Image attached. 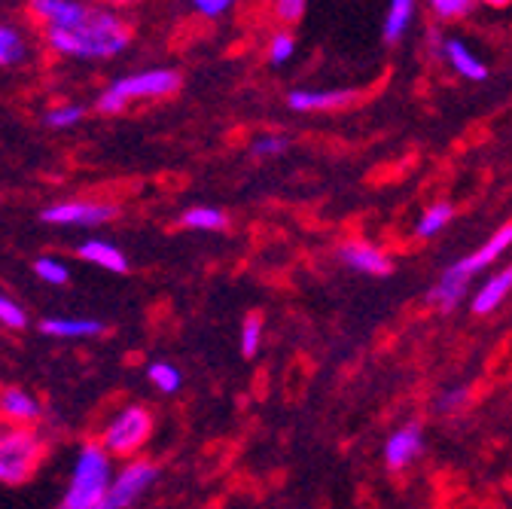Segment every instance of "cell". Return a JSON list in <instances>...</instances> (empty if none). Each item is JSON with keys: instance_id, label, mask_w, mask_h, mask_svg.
Wrapping results in <instances>:
<instances>
[{"instance_id": "6da1fadb", "label": "cell", "mask_w": 512, "mask_h": 509, "mask_svg": "<svg viewBox=\"0 0 512 509\" xmlns=\"http://www.w3.org/2000/svg\"><path fill=\"white\" fill-rule=\"evenodd\" d=\"M135 40V25L119 10L92 7L89 16L68 31H43L46 52L64 61H110L122 55Z\"/></svg>"}, {"instance_id": "7a4b0ae2", "label": "cell", "mask_w": 512, "mask_h": 509, "mask_svg": "<svg viewBox=\"0 0 512 509\" xmlns=\"http://www.w3.org/2000/svg\"><path fill=\"white\" fill-rule=\"evenodd\" d=\"M183 86V77L177 68H141L135 74H125L113 80L101 95L95 98V110L101 116H119L128 107L144 104V101H165L177 95Z\"/></svg>"}, {"instance_id": "3957f363", "label": "cell", "mask_w": 512, "mask_h": 509, "mask_svg": "<svg viewBox=\"0 0 512 509\" xmlns=\"http://www.w3.org/2000/svg\"><path fill=\"white\" fill-rule=\"evenodd\" d=\"M110 479H113L110 455L101 449L98 442L80 445L74 470H71L68 491H64L58 509H98L104 503Z\"/></svg>"}, {"instance_id": "277c9868", "label": "cell", "mask_w": 512, "mask_h": 509, "mask_svg": "<svg viewBox=\"0 0 512 509\" xmlns=\"http://www.w3.org/2000/svg\"><path fill=\"white\" fill-rule=\"evenodd\" d=\"M46 458V442L34 427L0 421V485H25Z\"/></svg>"}, {"instance_id": "5b68a950", "label": "cell", "mask_w": 512, "mask_h": 509, "mask_svg": "<svg viewBox=\"0 0 512 509\" xmlns=\"http://www.w3.org/2000/svg\"><path fill=\"white\" fill-rule=\"evenodd\" d=\"M150 433H153V415H150V409L132 403V406L119 409L104 424L98 445H101V449L110 458H135L144 449V445H147Z\"/></svg>"}, {"instance_id": "8992f818", "label": "cell", "mask_w": 512, "mask_h": 509, "mask_svg": "<svg viewBox=\"0 0 512 509\" xmlns=\"http://www.w3.org/2000/svg\"><path fill=\"white\" fill-rule=\"evenodd\" d=\"M159 479V467L150 461H128L119 473H113L104 503L98 509H128L141 500V494Z\"/></svg>"}, {"instance_id": "52a82bcc", "label": "cell", "mask_w": 512, "mask_h": 509, "mask_svg": "<svg viewBox=\"0 0 512 509\" xmlns=\"http://www.w3.org/2000/svg\"><path fill=\"white\" fill-rule=\"evenodd\" d=\"M95 4L89 0H25V16L28 22L43 31H68L80 25Z\"/></svg>"}, {"instance_id": "ba28073f", "label": "cell", "mask_w": 512, "mask_h": 509, "mask_svg": "<svg viewBox=\"0 0 512 509\" xmlns=\"http://www.w3.org/2000/svg\"><path fill=\"white\" fill-rule=\"evenodd\" d=\"M119 214L113 202H92V199H71L43 208V220L52 226H104Z\"/></svg>"}, {"instance_id": "9c48e42d", "label": "cell", "mask_w": 512, "mask_h": 509, "mask_svg": "<svg viewBox=\"0 0 512 509\" xmlns=\"http://www.w3.org/2000/svg\"><path fill=\"white\" fill-rule=\"evenodd\" d=\"M357 95V89H293L287 95V104L296 113H327L354 104Z\"/></svg>"}, {"instance_id": "30bf717a", "label": "cell", "mask_w": 512, "mask_h": 509, "mask_svg": "<svg viewBox=\"0 0 512 509\" xmlns=\"http://www.w3.org/2000/svg\"><path fill=\"white\" fill-rule=\"evenodd\" d=\"M442 58H445V65L452 68L461 80H467V83H482V80H488V65L485 61L464 43V40H458V37H445V43H442ZM439 58V61H442Z\"/></svg>"}, {"instance_id": "8fae6325", "label": "cell", "mask_w": 512, "mask_h": 509, "mask_svg": "<svg viewBox=\"0 0 512 509\" xmlns=\"http://www.w3.org/2000/svg\"><path fill=\"white\" fill-rule=\"evenodd\" d=\"M34 58V37L10 22V19H0V68H22Z\"/></svg>"}, {"instance_id": "7c38bea8", "label": "cell", "mask_w": 512, "mask_h": 509, "mask_svg": "<svg viewBox=\"0 0 512 509\" xmlns=\"http://www.w3.org/2000/svg\"><path fill=\"white\" fill-rule=\"evenodd\" d=\"M43 409L37 397H31L22 388H0V421L16 427H34L40 421Z\"/></svg>"}, {"instance_id": "4fadbf2b", "label": "cell", "mask_w": 512, "mask_h": 509, "mask_svg": "<svg viewBox=\"0 0 512 509\" xmlns=\"http://www.w3.org/2000/svg\"><path fill=\"white\" fill-rule=\"evenodd\" d=\"M339 257L348 269L360 272V275H388L394 269L391 257L384 250L372 247V244H363V241H354V244H345L339 250Z\"/></svg>"}, {"instance_id": "5bb4252c", "label": "cell", "mask_w": 512, "mask_h": 509, "mask_svg": "<svg viewBox=\"0 0 512 509\" xmlns=\"http://www.w3.org/2000/svg\"><path fill=\"white\" fill-rule=\"evenodd\" d=\"M421 449H424L421 424H406L394 430V436L384 445V461H388L391 470H403L406 464L415 461V455H421Z\"/></svg>"}, {"instance_id": "9a60e30c", "label": "cell", "mask_w": 512, "mask_h": 509, "mask_svg": "<svg viewBox=\"0 0 512 509\" xmlns=\"http://www.w3.org/2000/svg\"><path fill=\"white\" fill-rule=\"evenodd\" d=\"M415 10H418V0H388V10H384V22H381L384 43L397 46L412 31Z\"/></svg>"}, {"instance_id": "2e32d148", "label": "cell", "mask_w": 512, "mask_h": 509, "mask_svg": "<svg viewBox=\"0 0 512 509\" xmlns=\"http://www.w3.org/2000/svg\"><path fill=\"white\" fill-rule=\"evenodd\" d=\"M40 333L52 339H95L104 333V324L92 317H46Z\"/></svg>"}, {"instance_id": "e0dca14e", "label": "cell", "mask_w": 512, "mask_h": 509, "mask_svg": "<svg viewBox=\"0 0 512 509\" xmlns=\"http://www.w3.org/2000/svg\"><path fill=\"white\" fill-rule=\"evenodd\" d=\"M512 244V223L509 226H503V229H497L494 235H491V241L482 247V250H476V253H470V257H464V260H458L452 269L458 272V275H464V278H470L473 272H479V269H485V266H491L500 253L506 250Z\"/></svg>"}, {"instance_id": "ac0fdd59", "label": "cell", "mask_w": 512, "mask_h": 509, "mask_svg": "<svg viewBox=\"0 0 512 509\" xmlns=\"http://www.w3.org/2000/svg\"><path fill=\"white\" fill-rule=\"evenodd\" d=\"M77 257L86 260L89 266H98L104 272H113V275H125L128 272V260L119 247H113L110 241H83L77 247Z\"/></svg>"}, {"instance_id": "d6986e66", "label": "cell", "mask_w": 512, "mask_h": 509, "mask_svg": "<svg viewBox=\"0 0 512 509\" xmlns=\"http://www.w3.org/2000/svg\"><path fill=\"white\" fill-rule=\"evenodd\" d=\"M512 290V266L509 269H503V272H497L479 293H476V299H473V311L476 314H491L503 299H506V293Z\"/></svg>"}, {"instance_id": "ffe728a7", "label": "cell", "mask_w": 512, "mask_h": 509, "mask_svg": "<svg viewBox=\"0 0 512 509\" xmlns=\"http://www.w3.org/2000/svg\"><path fill=\"white\" fill-rule=\"evenodd\" d=\"M464 290H467V278L458 275L455 269H445L442 278L436 281V287L430 290V302L439 305L442 311H448L464 299Z\"/></svg>"}, {"instance_id": "44dd1931", "label": "cell", "mask_w": 512, "mask_h": 509, "mask_svg": "<svg viewBox=\"0 0 512 509\" xmlns=\"http://www.w3.org/2000/svg\"><path fill=\"white\" fill-rule=\"evenodd\" d=\"M180 226H183V229H192V232H223V229L229 226V217H226L220 208L196 205V208L183 211Z\"/></svg>"}, {"instance_id": "7402d4cb", "label": "cell", "mask_w": 512, "mask_h": 509, "mask_svg": "<svg viewBox=\"0 0 512 509\" xmlns=\"http://www.w3.org/2000/svg\"><path fill=\"white\" fill-rule=\"evenodd\" d=\"M296 49H299L296 34L290 28H275L266 40V61L272 68H284L287 61H293Z\"/></svg>"}, {"instance_id": "603a6c76", "label": "cell", "mask_w": 512, "mask_h": 509, "mask_svg": "<svg viewBox=\"0 0 512 509\" xmlns=\"http://www.w3.org/2000/svg\"><path fill=\"white\" fill-rule=\"evenodd\" d=\"M86 119V107L83 104H74V101H61V104H52L46 113H43V122L49 129H74Z\"/></svg>"}, {"instance_id": "cb8c5ba5", "label": "cell", "mask_w": 512, "mask_h": 509, "mask_svg": "<svg viewBox=\"0 0 512 509\" xmlns=\"http://www.w3.org/2000/svg\"><path fill=\"white\" fill-rule=\"evenodd\" d=\"M427 10L436 22H464L467 16H473L476 0H427Z\"/></svg>"}, {"instance_id": "d4e9b609", "label": "cell", "mask_w": 512, "mask_h": 509, "mask_svg": "<svg viewBox=\"0 0 512 509\" xmlns=\"http://www.w3.org/2000/svg\"><path fill=\"white\" fill-rule=\"evenodd\" d=\"M308 10V0H269V13L278 22V28H290L299 25L305 19Z\"/></svg>"}, {"instance_id": "484cf974", "label": "cell", "mask_w": 512, "mask_h": 509, "mask_svg": "<svg viewBox=\"0 0 512 509\" xmlns=\"http://www.w3.org/2000/svg\"><path fill=\"white\" fill-rule=\"evenodd\" d=\"M263 333H266L263 317L260 314H247L244 324H241V354L244 357H256V354H260Z\"/></svg>"}, {"instance_id": "4316f807", "label": "cell", "mask_w": 512, "mask_h": 509, "mask_svg": "<svg viewBox=\"0 0 512 509\" xmlns=\"http://www.w3.org/2000/svg\"><path fill=\"white\" fill-rule=\"evenodd\" d=\"M147 375H150V381H153V385H156L162 394H177L180 385H183L180 369H177L174 363H168V360H156V363L150 366Z\"/></svg>"}, {"instance_id": "83f0119b", "label": "cell", "mask_w": 512, "mask_h": 509, "mask_svg": "<svg viewBox=\"0 0 512 509\" xmlns=\"http://www.w3.org/2000/svg\"><path fill=\"white\" fill-rule=\"evenodd\" d=\"M452 205H445V202H439V205H433V208H427L424 211V217L418 220V235L421 238H433L436 232H442L445 226H448V220H452Z\"/></svg>"}, {"instance_id": "f1b7e54d", "label": "cell", "mask_w": 512, "mask_h": 509, "mask_svg": "<svg viewBox=\"0 0 512 509\" xmlns=\"http://www.w3.org/2000/svg\"><path fill=\"white\" fill-rule=\"evenodd\" d=\"M34 275H37L43 284H49V287H64V284L71 281L68 266H64L61 260H52V257H40V260H34Z\"/></svg>"}, {"instance_id": "f546056e", "label": "cell", "mask_w": 512, "mask_h": 509, "mask_svg": "<svg viewBox=\"0 0 512 509\" xmlns=\"http://www.w3.org/2000/svg\"><path fill=\"white\" fill-rule=\"evenodd\" d=\"M0 327H7V330H25L28 327V311L4 293H0Z\"/></svg>"}, {"instance_id": "4dcf8cb0", "label": "cell", "mask_w": 512, "mask_h": 509, "mask_svg": "<svg viewBox=\"0 0 512 509\" xmlns=\"http://www.w3.org/2000/svg\"><path fill=\"white\" fill-rule=\"evenodd\" d=\"M238 0H189L192 13H196L199 19L205 22H214V19H223L235 10Z\"/></svg>"}, {"instance_id": "1f68e13d", "label": "cell", "mask_w": 512, "mask_h": 509, "mask_svg": "<svg viewBox=\"0 0 512 509\" xmlns=\"http://www.w3.org/2000/svg\"><path fill=\"white\" fill-rule=\"evenodd\" d=\"M284 150H287V138H281V135H260L250 144L253 159H272V156H281Z\"/></svg>"}, {"instance_id": "d6a6232c", "label": "cell", "mask_w": 512, "mask_h": 509, "mask_svg": "<svg viewBox=\"0 0 512 509\" xmlns=\"http://www.w3.org/2000/svg\"><path fill=\"white\" fill-rule=\"evenodd\" d=\"M89 4H95V7H104V10H119V13H125L128 7L141 4V0H89Z\"/></svg>"}, {"instance_id": "836d02e7", "label": "cell", "mask_w": 512, "mask_h": 509, "mask_svg": "<svg viewBox=\"0 0 512 509\" xmlns=\"http://www.w3.org/2000/svg\"><path fill=\"white\" fill-rule=\"evenodd\" d=\"M464 400H467V391H464V388H455V391H448V394L439 400V406H442V409H455V406H461Z\"/></svg>"}, {"instance_id": "e575fe53", "label": "cell", "mask_w": 512, "mask_h": 509, "mask_svg": "<svg viewBox=\"0 0 512 509\" xmlns=\"http://www.w3.org/2000/svg\"><path fill=\"white\" fill-rule=\"evenodd\" d=\"M476 7H491V10H506V7H512V0H476Z\"/></svg>"}]
</instances>
